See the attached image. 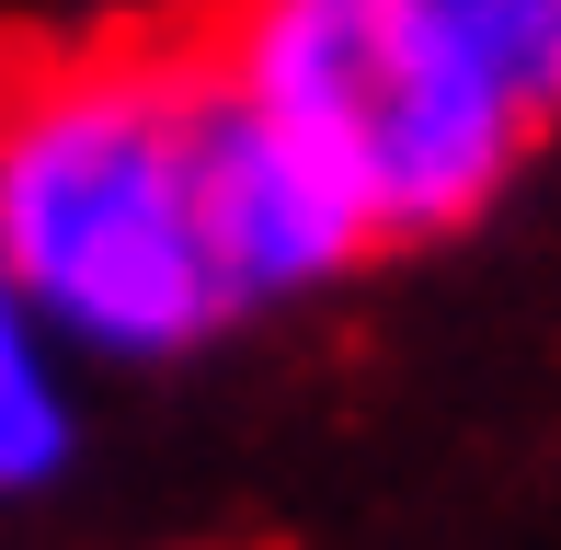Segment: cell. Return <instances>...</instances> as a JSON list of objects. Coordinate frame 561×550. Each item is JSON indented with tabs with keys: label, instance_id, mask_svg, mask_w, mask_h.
<instances>
[{
	"label": "cell",
	"instance_id": "obj_1",
	"mask_svg": "<svg viewBox=\"0 0 561 550\" xmlns=\"http://www.w3.org/2000/svg\"><path fill=\"white\" fill-rule=\"evenodd\" d=\"M218 81L195 35L0 46V264L92 367H161L241 321L207 207Z\"/></svg>",
	"mask_w": 561,
	"mask_h": 550
},
{
	"label": "cell",
	"instance_id": "obj_2",
	"mask_svg": "<svg viewBox=\"0 0 561 550\" xmlns=\"http://www.w3.org/2000/svg\"><path fill=\"white\" fill-rule=\"evenodd\" d=\"M218 92L355 207L367 253L470 230L539 149L424 0H218L195 23Z\"/></svg>",
	"mask_w": 561,
	"mask_h": 550
},
{
	"label": "cell",
	"instance_id": "obj_3",
	"mask_svg": "<svg viewBox=\"0 0 561 550\" xmlns=\"http://www.w3.org/2000/svg\"><path fill=\"white\" fill-rule=\"evenodd\" d=\"M69 344L46 333V310L23 298V275L0 264V505L46 493L81 459V390H69Z\"/></svg>",
	"mask_w": 561,
	"mask_h": 550
},
{
	"label": "cell",
	"instance_id": "obj_4",
	"mask_svg": "<svg viewBox=\"0 0 561 550\" xmlns=\"http://www.w3.org/2000/svg\"><path fill=\"white\" fill-rule=\"evenodd\" d=\"M424 12L470 46V69H481V81H493L539 138L561 127V0H424Z\"/></svg>",
	"mask_w": 561,
	"mask_h": 550
}]
</instances>
